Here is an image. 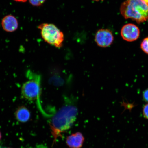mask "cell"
I'll use <instances>...</instances> for the list:
<instances>
[{
	"instance_id": "obj_1",
	"label": "cell",
	"mask_w": 148,
	"mask_h": 148,
	"mask_svg": "<svg viewBox=\"0 0 148 148\" xmlns=\"http://www.w3.org/2000/svg\"><path fill=\"white\" fill-rule=\"evenodd\" d=\"M78 113L77 106L71 101L66 99L63 106L52 116L50 123L55 138L71 127L76 119Z\"/></svg>"
},
{
	"instance_id": "obj_2",
	"label": "cell",
	"mask_w": 148,
	"mask_h": 148,
	"mask_svg": "<svg viewBox=\"0 0 148 148\" xmlns=\"http://www.w3.org/2000/svg\"><path fill=\"white\" fill-rule=\"evenodd\" d=\"M120 12L125 19L130 18L138 23L148 20V5L143 0H126L121 5Z\"/></svg>"
},
{
	"instance_id": "obj_3",
	"label": "cell",
	"mask_w": 148,
	"mask_h": 148,
	"mask_svg": "<svg viewBox=\"0 0 148 148\" xmlns=\"http://www.w3.org/2000/svg\"><path fill=\"white\" fill-rule=\"evenodd\" d=\"M26 74L28 79L22 86V96L28 101L38 100L41 94V77L31 71H28Z\"/></svg>"
},
{
	"instance_id": "obj_4",
	"label": "cell",
	"mask_w": 148,
	"mask_h": 148,
	"mask_svg": "<svg viewBox=\"0 0 148 148\" xmlns=\"http://www.w3.org/2000/svg\"><path fill=\"white\" fill-rule=\"evenodd\" d=\"M42 37L46 42L57 48H60L64 40L63 33L53 24L44 23L38 26Z\"/></svg>"
},
{
	"instance_id": "obj_5",
	"label": "cell",
	"mask_w": 148,
	"mask_h": 148,
	"mask_svg": "<svg viewBox=\"0 0 148 148\" xmlns=\"http://www.w3.org/2000/svg\"><path fill=\"white\" fill-rule=\"evenodd\" d=\"M95 39L98 46L105 48L108 47L112 44L114 37L112 31L109 29H101L96 33Z\"/></svg>"
},
{
	"instance_id": "obj_6",
	"label": "cell",
	"mask_w": 148,
	"mask_h": 148,
	"mask_svg": "<svg viewBox=\"0 0 148 148\" xmlns=\"http://www.w3.org/2000/svg\"><path fill=\"white\" fill-rule=\"evenodd\" d=\"M121 35L122 38L126 41H134L137 40L140 36V29L134 24H127L122 28Z\"/></svg>"
},
{
	"instance_id": "obj_7",
	"label": "cell",
	"mask_w": 148,
	"mask_h": 148,
	"mask_svg": "<svg viewBox=\"0 0 148 148\" xmlns=\"http://www.w3.org/2000/svg\"><path fill=\"white\" fill-rule=\"evenodd\" d=\"M1 25L3 30L7 32H12L17 29L18 22L16 18L12 15L5 16L1 21Z\"/></svg>"
},
{
	"instance_id": "obj_8",
	"label": "cell",
	"mask_w": 148,
	"mask_h": 148,
	"mask_svg": "<svg viewBox=\"0 0 148 148\" xmlns=\"http://www.w3.org/2000/svg\"><path fill=\"white\" fill-rule=\"evenodd\" d=\"M84 140L82 134L80 132H77L68 137L66 143L70 148H80L82 147Z\"/></svg>"
},
{
	"instance_id": "obj_9",
	"label": "cell",
	"mask_w": 148,
	"mask_h": 148,
	"mask_svg": "<svg viewBox=\"0 0 148 148\" xmlns=\"http://www.w3.org/2000/svg\"><path fill=\"white\" fill-rule=\"evenodd\" d=\"M14 114L16 120L23 123L28 121L31 116L30 111L27 107L23 106L18 107Z\"/></svg>"
},
{
	"instance_id": "obj_10",
	"label": "cell",
	"mask_w": 148,
	"mask_h": 148,
	"mask_svg": "<svg viewBox=\"0 0 148 148\" xmlns=\"http://www.w3.org/2000/svg\"><path fill=\"white\" fill-rule=\"evenodd\" d=\"M140 47L142 50L148 54V37L144 39L141 42Z\"/></svg>"
},
{
	"instance_id": "obj_11",
	"label": "cell",
	"mask_w": 148,
	"mask_h": 148,
	"mask_svg": "<svg viewBox=\"0 0 148 148\" xmlns=\"http://www.w3.org/2000/svg\"><path fill=\"white\" fill-rule=\"evenodd\" d=\"M46 0H29L30 4L33 6L38 7L43 4Z\"/></svg>"
},
{
	"instance_id": "obj_12",
	"label": "cell",
	"mask_w": 148,
	"mask_h": 148,
	"mask_svg": "<svg viewBox=\"0 0 148 148\" xmlns=\"http://www.w3.org/2000/svg\"><path fill=\"white\" fill-rule=\"evenodd\" d=\"M143 114L144 117L148 119V103L144 105L143 107Z\"/></svg>"
},
{
	"instance_id": "obj_13",
	"label": "cell",
	"mask_w": 148,
	"mask_h": 148,
	"mask_svg": "<svg viewBox=\"0 0 148 148\" xmlns=\"http://www.w3.org/2000/svg\"><path fill=\"white\" fill-rule=\"evenodd\" d=\"M143 98L144 100L148 103V88L144 90L143 92Z\"/></svg>"
},
{
	"instance_id": "obj_14",
	"label": "cell",
	"mask_w": 148,
	"mask_h": 148,
	"mask_svg": "<svg viewBox=\"0 0 148 148\" xmlns=\"http://www.w3.org/2000/svg\"><path fill=\"white\" fill-rule=\"evenodd\" d=\"M18 2L25 3L27 1V0H14Z\"/></svg>"
},
{
	"instance_id": "obj_15",
	"label": "cell",
	"mask_w": 148,
	"mask_h": 148,
	"mask_svg": "<svg viewBox=\"0 0 148 148\" xmlns=\"http://www.w3.org/2000/svg\"><path fill=\"white\" fill-rule=\"evenodd\" d=\"M143 1L145 2L148 5V0H143Z\"/></svg>"
},
{
	"instance_id": "obj_16",
	"label": "cell",
	"mask_w": 148,
	"mask_h": 148,
	"mask_svg": "<svg viewBox=\"0 0 148 148\" xmlns=\"http://www.w3.org/2000/svg\"><path fill=\"white\" fill-rule=\"evenodd\" d=\"M1 131H0V140H1Z\"/></svg>"
},
{
	"instance_id": "obj_17",
	"label": "cell",
	"mask_w": 148,
	"mask_h": 148,
	"mask_svg": "<svg viewBox=\"0 0 148 148\" xmlns=\"http://www.w3.org/2000/svg\"><path fill=\"white\" fill-rule=\"evenodd\" d=\"M93 1H103V0H93Z\"/></svg>"
},
{
	"instance_id": "obj_18",
	"label": "cell",
	"mask_w": 148,
	"mask_h": 148,
	"mask_svg": "<svg viewBox=\"0 0 148 148\" xmlns=\"http://www.w3.org/2000/svg\"></svg>"
}]
</instances>
